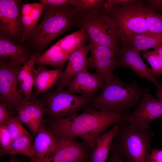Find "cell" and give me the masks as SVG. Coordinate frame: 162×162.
<instances>
[{"instance_id": "1", "label": "cell", "mask_w": 162, "mask_h": 162, "mask_svg": "<svg viewBox=\"0 0 162 162\" xmlns=\"http://www.w3.org/2000/svg\"><path fill=\"white\" fill-rule=\"evenodd\" d=\"M129 114L102 111L86 107L83 112L69 117L48 118L47 127L56 136L82 139L89 148L110 127L125 121Z\"/></svg>"}, {"instance_id": "2", "label": "cell", "mask_w": 162, "mask_h": 162, "mask_svg": "<svg viewBox=\"0 0 162 162\" xmlns=\"http://www.w3.org/2000/svg\"><path fill=\"white\" fill-rule=\"evenodd\" d=\"M145 92L136 82L128 84L115 76L91 102L94 108L101 111L126 112L137 104Z\"/></svg>"}, {"instance_id": "3", "label": "cell", "mask_w": 162, "mask_h": 162, "mask_svg": "<svg viewBox=\"0 0 162 162\" xmlns=\"http://www.w3.org/2000/svg\"><path fill=\"white\" fill-rule=\"evenodd\" d=\"M74 25L85 30L89 41L110 48L118 56L120 48L118 44L117 26L108 15L100 10L77 11Z\"/></svg>"}, {"instance_id": "4", "label": "cell", "mask_w": 162, "mask_h": 162, "mask_svg": "<svg viewBox=\"0 0 162 162\" xmlns=\"http://www.w3.org/2000/svg\"><path fill=\"white\" fill-rule=\"evenodd\" d=\"M40 23L33 31L36 43L45 46L74 25L76 9L69 5L57 6L46 5Z\"/></svg>"}, {"instance_id": "5", "label": "cell", "mask_w": 162, "mask_h": 162, "mask_svg": "<svg viewBox=\"0 0 162 162\" xmlns=\"http://www.w3.org/2000/svg\"><path fill=\"white\" fill-rule=\"evenodd\" d=\"M144 0H130L111 6L104 5L102 11L116 22L118 40L121 42L127 36L149 34L145 18L146 6Z\"/></svg>"}, {"instance_id": "6", "label": "cell", "mask_w": 162, "mask_h": 162, "mask_svg": "<svg viewBox=\"0 0 162 162\" xmlns=\"http://www.w3.org/2000/svg\"><path fill=\"white\" fill-rule=\"evenodd\" d=\"M154 134L150 128L123 125L116 137V142L115 143L113 141V145L121 156L129 162H147L152 149L150 140Z\"/></svg>"}, {"instance_id": "7", "label": "cell", "mask_w": 162, "mask_h": 162, "mask_svg": "<svg viewBox=\"0 0 162 162\" xmlns=\"http://www.w3.org/2000/svg\"><path fill=\"white\" fill-rule=\"evenodd\" d=\"M48 118L69 117L77 114L92 101L83 95H77L67 90L56 88L41 94Z\"/></svg>"}, {"instance_id": "8", "label": "cell", "mask_w": 162, "mask_h": 162, "mask_svg": "<svg viewBox=\"0 0 162 162\" xmlns=\"http://www.w3.org/2000/svg\"><path fill=\"white\" fill-rule=\"evenodd\" d=\"M23 65L13 62H0V100L7 105L11 114L24 98L17 87L18 74Z\"/></svg>"}, {"instance_id": "9", "label": "cell", "mask_w": 162, "mask_h": 162, "mask_svg": "<svg viewBox=\"0 0 162 162\" xmlns=\"http://www.w3.org/2000/svg\"><path fill=\"white\" fill-rule=\"evenodd\" d=\"M88 45L91 55L88 59L87 69H94L106 83L109 82L115 76L113 72L117 67L115 52L109 47L91 41Z\"/></svg>"}, {"instance_id": "10", "label": "cell", "mask_w": 162, "mask_h": 162, "mask_svg": "<svg viewBox=\"0 0 162 162\" xmlns=\"http://www.w3.org/2000/svg\"><path fill=\"white\" fill-rule=\"evenodd\" d=\"M162 117V101L146 92L134 112L129 114L126 120L128 124L144 129H149L152 121Z\"/></svg>"}, {"instance_id": "11", "label": "cell", "mask_w": 162, "mask_h": 162, "mask_svg": "<svg viewBox=\"0 0 162 162\" xmlns=\"http://www.w3.org/2000/svg\"><path fill=\"white\" fill-rule=\"evenodd\" d=\"M121 47L117 60V66H124L133 71L138 76L147 79L159 88L162 85L157 80V76L142 60L138 51L130 45L125 38L122 40Z\"/></svg>"}, {"instance_id": "12", "label": "cell", "mask_w": 162, "mask_h": 162, "mask_svg": "<svg viewBox=\"0 0 162 162\" xmlns=\"http://www.w3.org/2000/svg\"><path fill=\"white\" fill-rule=\"evenodd\" d=\"M57 137L53 153L46 160L40 162H87L89 159V148L84 143L76 138Z\"/></svg>"}, {"instance_id": "13", "label": "cell", "mask_w": 162, "mask_h": 162, "mask_svg": "<svg viewBox=\"0 0 162 162\" xmlns=\"http://www.w3.org/2000/svg\"><path fill=\"white\" fill-rule=\"evenodd\" d=\"M17 117L25 124L35 136L43 122L44 116L46 114L45 104L40 99L25 98L15 108Z\"/></svg>"}, {"instance_id": "14", "label": "cell", "mask_w": 162, "mask_h": 162, "mask_svg": "<svg viewBox=\"0 0 162 162\" xmlns=\"http://www.w3.org/2000/svg\"><path fill=\"white\" fill-rule=\"evenodd\" d=\"M105 80L96 72L89 73L87 69L82 70L72 80L67 90L75 94H80L92 98L97 92L104 88L106 84Z\"/></svg>"}, {"instance_id": "15", "label": "cell", "mask_w": 162, "mask_h": 162, "mask_svg": "<svg viewBox=\"0 0 162 162\" xmlns=\"http://www.w3.org/2000/svg\"><path fill=\"white\" fill-rule=\"evenodd\" d=\"M88 46L85 44L71 53L66 66L61 73L56 84V88L64 89L68 86L72 80L80 72L87 69Z\"/></svg>"}, {"instance_id": "16", "label": "cell", "mask_w": 162, "mask_h": 162, "mask_svg": "<svg viewBox=\"0 0 162 162\" xmlns=\"http://www.w3.org/2000/svg\"><path fill=\"white\" fill-rule=\"evenodd\" d=\"M18 4L16 0H0V30L9 36H16L21 29V17Z\"/></svg>"}, {"instance_id": "17", "label": "cell", "mask_w": 162, "mask_h": 162, "mask_svg": "<svg viewBox=\"0 0 162 162\" xmlns=\"http://www.w3.org/2000/svg\"><path fill=\"white\" fill-rule=\"evenodd\" d=\"M57 137L43 122L35 136L31 147L32 162L46 160L56 147Z\"/></svg>"}, {"instance_id": "18", "label": "cell", "mask_w": 162, "mask_h": 162, "mask_svg": "<svg viewBox=\"0 0 162 162\" xmlns=\"http://www.w3.org/2000/svg\"><path fill=\"white\" fill-rule=\"evenodd\" d=\"M120 122L110 130L99 136L91 149L90 162H105L111 148L113 142L122 127Z\"/></svg>"}, {"instance_id": "19", "label": "cell", "mask_w": 162, "mask_h": 162, "mask_svg": "<svg viewBox=\"0 0 162 162\" xmlns=\"http://www.w3.org/2000/svg\"><path fill=\"white\" fill-rule=\"evenodd\" d=\"M64 68L63 67L49 70L42 67L35 68L34 76L36 92L32 98L35 99L39 94L51 88L56 84Z\"/></svg>"}, {"instance_id": "20", "label": "cell", "mask_w": 162, "mask_h": 162, "mask_svg": "<svg viewBox=\"0 0 162 162\" xmlns=\"http://www.w3.org/2000/svg\"><path fill=\"white\" fill-rule=\"evenodd\" d=\"M29 54L22 47L14 43L8 39L1 36L0 61L13 62L23 64L29 59Z\"/></svg>"}, {"instance_id": "21", "label": "cell", "mask_w": 162, "mask_h": 162, "mask_svg": "<svg viewBox=\"0 0 162 162\" xmlns=\"http://www.w3.org/2000/svg\"><path fill=\"white\" fill-rule=\"evenodd\" d=\"M69 55L61 48L57 42L38 57L36 63L39 66L48 65L58 68L63 67Z\"/></svg>"}, {"instance_id": "22", "label": "cell", "mask_w": 162, "mask_h": 162, "mask_svg": "<svg viewBox=\"0 0 162 162\" xmlns=\"http://www.w3.org/2000/svg\"><path fill=\"white\" fill-rule=\"evenodd\" d=\"M34 140L30 134L16 138L8 146L0 149V156L20 154L26 156L31 159L32 158L31 147Z\"/></svg>"}, {"instance_id": "23", "label": "cell", "mask_w": 162, "mask_h": 162, "mask_svg": "<svg viewBox=\"0 0 162 162\" xmlns=\"http://www.w3.org/2000/svg\"><path fill=\"white\" fill-rule=\"evenodd\" d=\"M128 43L139 51H146L162 45V34H131L125 37Z\"/></svg>"}, {"instance_id": "24", "label": "cell", "mask_w": 162, "mask_h": 162, "mask_svg": "<svg viewBox=\"0 0 162 162\" xmlns=\"http://www.w3.org/2000/svg\"><path fill=\"white\" fill-rule=\"evenodd\" d=\"M89 39L88 36L85 30L80 28L60 39L57 43L61 48L70 55Z\"/></svg>"}, {"instance_id": "25", "label": "cell", "mask_w": 162, "mask_h": 162, "mask_svg": "<svg viewBox=\"0 0 162 162\" xmlns=\"http://www.w3.org/2000/svg\"><path fill=\"white\" fill-rule=\"evenodd\" d=\"M145 16L148 32L151 34H162V14L146 7Z\"/></svg>"}, {"instance_id": "26", "label": "cell", "mask_w": 162, "mask_h": 162, "mask_svg": "<svg viewBox=\"0 0 162 162\" xmlns=\"http://www.w3.org/2000/svg\"><path fill=\"white\" fill-rule=\"evenodd\" d=\"M105 2L104 0H72L71 6L80 12L102 10Z\"/></svg>"}, {"instance_id": "27", "label": "cell", "mask_w": 162, "mask_h": 162, "mask_svg": "<svg viewBox=\"0 0 162 162\" xmlns=\"http://www.w3.org/2000/svg\"><path fill=\"white\" fill-rule=\"evenodd\" d=\"M5 124L10 134L12 141L20 136L30 134L17 116H11Z\"/></svg>"}, {"instance_id": "28", "label": "cell", "mask_w": 162, "mask_h": 162, "mask_svg": "<svg viewBox=\"0 0 162 162\" xmlns=\"http://www.w3.org/2000/svg\"><path fill=\"white\" fill-rule=\"evenodd\" d=\"M38 57L36 55H33L23 64L18 76V80L20 85L27 77L33 72L35 68V65L36 63Z\"/></svg>"}, {"instance_id": "29", "label": "cell", "mask_w": 162, "mask_h": 162, "mask_svg": "<svg viewBox=\"0 0 162 162\" xmlns=\"http://www.w3.org/2000/svg\"><path fill=\"white\" fill-rule=\"evenodd\" d=\"M140 55L149 64L153 71L158 77L162 75V67L154 50L144 52Z\"/></svg>"}, {"instance_id": "30", "label": "cell", "mask_w": 162, "mask_h": 162, "mask_svg": "<svg viewBox=\"0 0 162 162\" xmlns=\"http://www.w3.org/2000/svg\"><path fill=\"white\" fill-rule=\"evenodd\" d=\"M34 85L33 72L27 77L20 84V89L24 95V98L26 100L31 99V92Z\"/></svg>"}, {"instance_id": "31", "label": "cell", "mask_w": 162, "mask_h": 162, "mask_svg": "<svg viewBox=\"0 0 162 162\" xmlns=\"http://www.w3.org/2000/svg\"><path fill=\"white\" fill-rule=\"evenodd\" d=\"M12 142L10 134L6 124L0 125V146L1 149L4 148Z\"/></svg>"}, {"instance_id": "32", "label": "cell", "mask_w": 162, "mask_h": 162, "mask_svg": "<svg viewBox=\"0 0 162 162\" xmlns=\"http://www.w3.org/2000/svg\"><path fill=\"white\" fill-rule=\"evenodd\" d=\"M45 6L40 2L33 3V9L29 16L32 21L34 30L36 27L37 23L40 17L44 10Z\"/></svg>"}, {"instance_id": "33", "label": "cell", "mask_w": 162, "mask_h": 162, "mask_svg": "<svg viewBox=\"0 0 162 162\" xmlns=\"http://www.w3.org/2000/svg\"><path fill=\"white\" fill-rule=\"evenodd\" d=\"M11 116L7 105L1 102L0 104V124H5Z\"/></svg>"}, {"instance_id": "34", "label": "cell", "mask_w": 162, "mask_h": 162, "mask_svg": "<svg viewBox=\"0 0 162 162\" xmlns=\"http://www.w3.org/2000/svg\"><path fill=\"white\" fill-rule=\"evenodd\" d=\"M72 0H41L40 3L44 5H50L61 6L69 5L71 6Z\"/></svg>"}, {"instance_id": "35", "label": "cell", "mask_w": 162, "mask_h": 162, "mask_svg": "<svg viewBox=\"0 0 162 162\" xmlns=\"http://www.w3.org/2000/svg\"><path fill=\"white\" fill-rule=\"evenodd\" d=\"M147 162H162V150L152 149Z\"/></svg>"}, {"instance_id": "36", "label": "cell", "mask_w": 162, "mask_h": 162, "mask_svg": "<svg viewBox=\"0 0 162 162\" xmlns=\"http://www.w3.org/2000/svg\"><path fill=\"white\" fill-rule=\"evenodd\" d=\"M145 5L148 9L153 10H158L162 11V0H144Z\"/></svg>"}, {"instance_id": "37", "label": "cell", "mask_w": 162, "mask_h": 162, "mask_svg": "<svg viewBox=\"0 0 162 162\" xmlns=\"http://www.w3.org/2000/svg\"><path fill=\"white\" fill-rule=\"evenodd\" d=\"M21 21L26 31L28 32L34 30L32 20L29 15L21 16Z\"/></svg>"}, {"instance_id": "38", "label": "cell", "mask_w": 162, "mask_h": 162, "mask_svg": "<svg viewBox=\"0 0 162 162\" xmlns=\"http://www.w3.org/2000/svg\"><path fill=\"white\" fill-rule=\"evenodd\" d=\"M109 160L110 162H124L122 159V157L113 145L110 150Z\"/></svg>"}, {"instance_id": "39", "label": "cell", "mask_w": 162, "mask_h": 162, "mask_svg": "<svg viewBox=\"0 0 162 162\" xmlns=\"http://www.w3.org/2000/svg\"><path fill=\"white\" fill-rule=\"evenodd\" d=\"M33 6V3L22 4L21 10L22 15H29L32 11Z\"/></svg>"}, {"instance_id": "40", "label": "cell", "mask_w": 162, "mask_h": 162, "mask_svg": "<svg viewBox=\"0 0 162 162\" xmlns=\"http://www.w3.org/2000/svg\"><path fill=\"white\" fill-rule=\"evenodd\" d=\"M154 49L158 61L162 67V45L158 46Z\"/></svg>"}, {"instance_id": "41", "label": "cell", "mask_w": 162, "mask_h": 162, "mask_svg": "<svg viewBox=\"0 0 162 162\" xmlns=\"http://www.w3.org/2000/svg\"><path fill=\"white\" fill-rule=\"evenodd\" d=\"M156 95L158 99L162 101V86L158 88L156 92Z\"/></svg>"}, {"instance_id": "42", "label": "cell", "mask_w": 162, "mask_h": 162, "mask_svg": "<svg viewBox=\"0 0 162 162\" xmlns=\"http://www.w3.org/2000/svg\"><path fill=\"white\" fill-rule=\"evenodd\" d=\"M8 162H22L20 159H18L15 155H12Z\"/></svg>"}]
</instances>
